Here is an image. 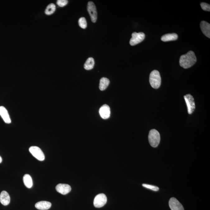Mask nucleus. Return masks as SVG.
I'll return each instance as SVG.
<instances>
[{
    "label": "nucleus",
    "instance_id": "obj_1",
    "mask_svg": "<svg viewBox=\"0 0 210 210\" xmlns=\"http://www.w3.org/2000/svg\"><path fill=\"white\" fill-rule=\"evenodd\" d=\"M197 62V58L194 51H190L186 54L180 56V66L184 68H191Z\"/></svg>",
    "mask_w": 210,
    "mask_h": 210
},
{
    "label": "nucleus",
    "instance_id": "obj_2",
    "mask_svg": "<svg viewBox=\"0 0 210 210\" xmlns=\"http://www.w3.org/2000/svg\"><path fill=\"white\" fill-rule=\"evenodd\" d=\"M149 81L152 88L155 89L159 88L161 84V77L159 71L157 70L152 71L149 76Z\"/></svg>",
    "mask_w": 210,
    "mask_h": 210
},
{
    "label": "nucleus",
    "instance_id": "obj_3",
    "mask_svg": "<svg viewBox=\"0 0 210 210\" xmlns=\"http://www.w3.org/2000/svg\"><path fill=\"white\" fill-rule=\"evenodd\" d=\"M148 139L149 144L152 147H157L160 142V133L155 129H152L149 132Z\"/></svg>",
    "mask_w": 210,
    "mask_h": 210
},
{
    "label": "nucleus",
    "instance_id": "obj_4",
    "mask_svg": "<svg viewBox=\"0 0 210 210\" xmlns=\"http://www.w3.org/2000/svg\"><path fill=\"white\" fill-rule=\"evenodd\" d=\"M29 150L31 154L37 159L40 161L44 160L45 159L44 154L40 148L37 146H31L29 148Z\"/></svg>",
    "mask_w": 210,
    "mask_h": 210
},
{
    "label": "nucleus",
    "instance_id": "obj_5",
    "mask_svg": "<svg viewBox=\"0 0 210 210\" xmlns=\"http://www.w3.org/2000/svg\"><path fill=\"white\" fill-rule=\"evenodd\" d=\"M184 98L187 106L188 113L189 114H191L195 109L194 98L190 94L185 95Z\"/></svg>",
    "mask_w": 210,
    "mask_h": 210
},
{
    "label": "nucleus",
    "instance_id": "obj_6",
    "mask_svg": "<svg viewBox=\"0 0 210 210\" xmlns=\"http://www.w3.org/2000/svg\"><path fill=\"white\" fill-rule=\"evenodd\" d=\"M132 38H131L130 44L131 46H135L141 43L144 40L145 35L143 32H133L132 33Z\"/></svg>",
    "mask_w": 210,
    "mask_h": 210
},
{
    "label": "nucleus",
    "instance_id": "obj_7",
    "mask_svg": "<svg viewBox=\"0 0 210 210\" xmlns=\"http://www.w3.org/2000/svg\"><path fill=\"white\" fill-rule=\"evenodd\" d=\"M107 198L105 194H101L95 197L93 204L96 208H100L103 207L106 203Z\"/></svg>",
    "mask_w": 210,
    "mask_h": 210
},
{
    "label": "nucleus",
    "instance_id": "obj_8",
    "mask_svg": "<svg viewBox=\"0 0 210 210\" xmlns=\"http://www.w3.org/2000/svg\"><path fill=\"white\" fill-rule=\"evenodd\" d=\"M87 10L91 17V21L93 23L96 22L97 20V12L96 6L93 2H89L87 5Z\"/></svg>",
    "mask_w": 210,
    "mask_h": 210
},
{
    "label": "nucleus",
    "instance_id": "obj_9",
    "mask_svg": "<svg viewBox=\"0 0 210 210\" xmlns=\"http://www.w3.org/2000/svg\"><path fill=\"white\" fill-rule=\"evenodd\" d=\"M169 205L171 210H184L183 205L175 198H172L170 199Z\"/></svg>",
    "mask_w": 210,
    "mask_h": 210
},
{
    "label": "nucleus",
    "instance_id": "obj_10",
    "mask_svg": "<svg viewBox=\"0 0 210 210\" xmlns=\"http://www.w3.org/2000/svg\"><path fill=\"white\" fill-rule=\"evenodd\" d=\"M56 189L58 192L65 195L71 191V188L70 185L68 184H59L56 186Z\"/></svg>",
    "mask_w": 210,
    "mask_h": 210
},
{
    "label": "nucleus",
    "instance_id": "obj_11",
    "mask_svg": "<svg viewBox=\"0 0 210 210\" xmlns=\"http://www.w3.org/2000/svg\"><path fill=\"white\" fill-rule=\"evenodd\" d=\"M99 112L101 118L103 119H107L110 117V108L107 104L103 105L100 109Z\"/></svg>",
    "mask_w": 210,
    "mask_h": 210
},
{
    "label": "nucleus",
    "instance_id": "obj_12",
    "mask_svg": "<svg viewBox=\"0 0 210 210\" xmlns=\"http://www.w3.org/2000/svg\"><path fill=\"white\" fill-rule=\"evenodd\" d=\"M0 115L5 122L6 124H10L11 120L10 116L5 107L3 106L0 107Z\"/></svg>",
    "mask_w": 210,
    "mask_h": 210
},
{
    "label": "nucleus",
    "instance_id": "obj_13",
    "mask_svg": "<svg viewBox=\"0 0 210 210\" xmlns=\"http://www.w3.org/2000/svg\"><path fill=\"white\" fill-rule=\"evenodd\" d=\"M201 29L203 34L208 37L210 38V25L207 22L203 21L200 23Z\"/></svg>",
    "mask_w": 210,
    "mask_h": 210
},
{
    "label": "nucleus",
    "instance_id": "obj_14",
    "mask_svg": "<svg viewBox=\"0 0 210 210\" xmlns=\"http://www.w3.org/2000/svg\"><path fill=\"white\" fill-rule=\"evenodd\" d=\"M10 202V197L6 191H3L0 194V202L3 205L6 206L9 204Z\"/></svg>",
    "mask_w": 210,
    "mask_h": 210
},
{
    "label": "nucleus",
    "instance_id": "obj_15",
    "mask_svg": "<svg viewBox=\"0 0 210 210\" xmlns=\"http://www.w3.org/2000/svg\"><path fill=\"white\" fill-rule=\"evenodd\" d=\"M51 203L50 202L45 201L37 202L35 204V207L37 209L40 210H46L51 208Z\"/></svg>",
    "mask_w": 210,
    "mask_h": 210
},
{
    "label": "nucleus",
    "instance_id": "obj_16",
    "mask_svg": "<svg viewBox=\"0 0 210 210\" xmlns=\"http://www.w3.org/2000/svg\"><path fill=\"white\" fill-rule=\"evenodd\" d=\"M177 38L178 35L176 34H168L163 35L161 37V40L163 42H167L177 40Z\"/></svg>",
    "mask_w": 210,
    "mask_h": 210
},
{
    "label": "nucleus",
    "instance_id": "obj_17",
    "mask_svg": "<svg viewBox=\"0 0 210 210\" xmlns=\"http://www.w3.org/2000/svg\"><path fill=\"white\" fill-rule=\"evenodd\" d=\"M23 183L25 186L28 188H30L33 186V182L32 177L29 174H26L23 177Z\"/></svg>",
    "mask_w": 210,
    "mask_h": 210
},
{
    "label": "nucleus",
    "instance_id": "obj_18",
    "mask_svg": "<svg viewBox=\"0 0 210 210\" xmlns=\"http://www.w3.org/2000/svg\"><path fill=\"white\" fill-rule=\"evenodd\" d=\"M110 80L106 77H102L100 81L99 88L101 91L105 90L110 84Z\"/></svg>",
    "mask_w": 210,
    "mask_h": 210
},
{
    "label": "nucleus",
    "instance_id": "obj_19",
    "mask_svg": "<svg viewBox=\"0 0 210 210\" xmlns=\"http://www.w3.org/2000/svg\"><path fill=\"white\" fill-rule=\"evenodd\" d=\"M95 64L94 59L90 57L87 59L84 65V68L86 70H90L92 69Z\"/></svg>",
    "mask_w": 210,
    "mask_h": 210
},
{
    "label": "nucleus",
    "instance_id": "obj_20",
    "mask_svg": "<svg viewBox=\"0 0 210 210\" xmlns=\"http://www.w3.org/2000/svg\"><path fill=\"white\" fill-rule=\"evenodd\" d=\"M56 10V6L54 4H50L47 6L45 13L47 15H51L54 13Z\"/></svg>",
    "mask_w": 210,
    "mask_h": 210
},
{
    "label": "nucleus",
    "instance_id": "obj_21",
    "mask_svg": "<svg viewBox=\"0 0 210 210\" xmlns=\"http://www.w3.org/2000/svg\"><path fill=\"white\" fill-rule=\"evenodd\" d=\"M79 26L82 29H85L87 27V22L85 18L82 17L79 20Z\"/></svg>",
    "mask_w": 210,
    "mask_h": 210
},
{
    "label": "nucleus",
    "instance_id": "obj_22",
    "mask_svg": "<svg viewBox=\"0 0 210 210\" xmlns=\"http://www.w3.org/2000/svg\"><path fill=\"white\" fill-rule=\"evenodd\" d=\"M142 186L144 187L147 189L152 190L155 191H158L159 188L156 186H153V185L146 184H142Z\"/></svg>",
    "mask_w": 210,
    "mask_h": 210
},
{
    "label": "nucleus",
    "instance_id": "obj_23",
    "mask_svg": "<svg viewBox=\"0 0 210 210\" xmlns=\"http://www.w3.org/2000/svg\"><path fill=\"white\" fill-rule=\"evenodd\" d=\"M203 10L208 11V12H210V4H207V3L204 2H202L200 4Z\"/></svg>",
    "mask_w": 210,
    "mask_h": 210
},
{
    "label": "nucleus",
    "instance_id": "obj_24",
    "mask_svg": "<svg viewBox=\"0 0 210 210\" xmlns=\"http://www.w3.org/2000/svg\"><path fill=\"white\" fill-rule=\"evenodd\" d=\"M68 1L67 0H58L57 1V4L60 7H63L68 4Z\"/></svg>",
    "mask_w": 210,
    "mask_h": 210
},
{
    "label": "nucleus",
    "instance_id": "obj_25",
    "mask_svg": "<svg viewBox=\"0 0 210 210\" xmlns=\"http://www.w3.org/2000/svg\"><path fill=\"white\" fill-rule=\"evenodd\" d=\"M2 161V158L0 156V163H1Z\"/></svg>",
    "mask_w": 210,
    "mask_h": 210
}]
</instances>
